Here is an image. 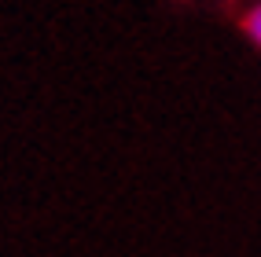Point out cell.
<instances>
[{
  "instance_id": "1",
  "label": "cell",
  "mask_w": 261,
  "mask_h": 257,
  "mask_svg": "<svg viewBox=\"0 0 261 257\" xmlns=\"http://www.w3.org/2000/svg\"><path fill=\"white\" fill-rule=\"evenodd\" d=\"M239 26H243V33H247V37L261 48V4L257 8H250L247 15H243V19H239Z\"/></svg>"
}]
</instances>
